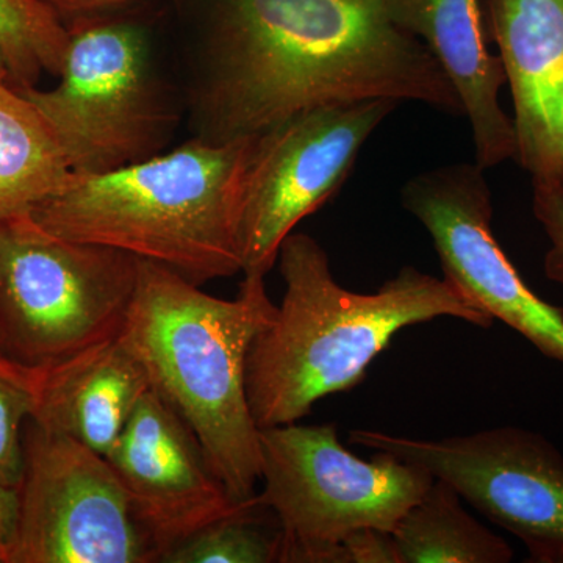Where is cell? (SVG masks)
Wrapping results in <instances>:
<instances>
[{"label": "cell", "instance_id": "obj_21", "mask_svg": "<svg viewBox=\"0 0 563 563\" xmlns=\"http://www.w3.org/2000/svg\"><path fill=\"white\" fill-rule=\"evenodd\" d=\"M532 188L533 214L550 240L543 261L544 274L563 287V188L553 185H532Z\"/></svg>", "mask_w": 563, "mask_h": 563}, {"label": "cell", "instance_id": "obj_3", "mask_svg": "<svg viewBox=\"0 0 563 563\" xmlns=\"http://www.w3.org/2000/svg\"><path fill=\"white\" fill-rule=\"evenodd\" d=\"M276 307L265 277L244 276L235 299L203 292L139 258V282L121 336L158 393L190 426L233 501L261 483V429L246 391L247 352Z\"/></svg>", "mask_w": 563, "mask_h": 563}, {"label": "cell", "instance_id": "obj_25", "mask_svg": "<svg viewBox=\"0 0 563 563\" xmlns=\"http://www.w3.org/2000/svg\"><path fill=\"white\" fill-rule=\"evenodd\" d=\"M2 81H7V69L5 65H3L2 57H0V84H2Z\"/></svg>", "mask_w": 563, "mask_h": 563}, {"label": "cell", "instance_id": "obj_9", "mask_svg": "<svg viewBox=\"0 0 563 563\" xmlns=\"http://www.w3.org/2000/svg\"><path fill=\"white\" fill-rule=\"evenodd\" d=\"M396 107L390 99L318 107L255 135L240 218L244 276L272 272L284 240L340 191Z\"/></svg>", "mask_w": 563, "mask_h": 563}, {"label": "cell", "instance_id": "obj_23", "mask_svg": "<svg viewBox=\"0 0 563 563\" xmlns=\"http://www.w3.org/2000/svg\"><path fill=\"white\" fill-rule=\"evenodd\" d=\"M347 563H401L393 532L366 528L343 540Z\"/></svg>", "mask_w": 563, "mask_h": 563}, {"label": "cell", "instance_id": "obj_6", "mask_svg": "<svg viewBox=\"0 0 563 563\" xmlns=\"http://www.w3.org/2000/svg\"><path fill=\"white\" fill-rule=\"evenodd\" d=\"M258 503L284 532L288 563H347L343 540L373 528L393 532L433 483L413 463L376 451L352 454L335 424L298 422L261 429Z\"/></svg>", "mask_w": 563, "mask_h": 563}, {"label": "cell", "instance_id": "obj_10", "mask_svg": "<svg viewBox=\"0 0 563 563\" xmlns=\"http://www.w3.org/2000/svg\"><path fill=\"white\" fill-rule=\"evenodd\" d=\"M350 442L413 463L450 484L463 501L518 537L529 561L563 563V455L540 433L496 428L420 440L355 429Z\"/></svg>", "mask_w": 563, "mask_h": 563}, {"label": "cell", "instance_id": "obj_15", "mask_svg": "<svg viewBox=\"0 0 563 563\" xmlns=\"http://www.w3.org/2000/svg\"><path fill=\"white\" fill-rule=\"evenodd\" d=\"M24 366V365H22ZM32 420L107 455L152 385L121 333L76 361L51 369L24 366Z\"/></svg>", "mask_w": 563, "mask_h": 563}, {"label": "cell", "instance_id": "obj_4", "mask_svg": "<svg viewBox=\"0 0 563 563\" xmlns=\"http://www.w3.org/2000/svg\"><path fill=\"white\" fill-rule=\"evenodd\" d=\"M255 136L196 139L68 181L31 211L47 231L166 266L191 284L242 273L240 218Z\"/></svg>", "mask_w": 563, "mask_h": 563}, {"label": "cell", "instance_id": "obj_5", "mask_svg": "<svg viewBox=\"0 0 563 563\" xmlns=\"http://www.w3.org/2000/svg\"><path fill=\"white\" fill-rule=\"evenodd\" d=\"M139 257L47 231L31 211L0 220V352L51 369L120 336Z\"/></svg>", "mask_w": 563, "mask_h": 563}, {"label": "cell", "instance_id": "obj_12", "mask_svg": "<svg viewBox=\"0 0 563 563\" xmlns=\"http://www.w3.org/2000/svg\"><path fill=\"white\" fill-rule=\"evenodd\" d=\"M106 457L158 562L192 533L247 503L233 501L190 426L152 388Z\"/></svg>", "mask_w": 563, "mask_h": 563}, {"label": "cell", "instance_id": "obj_11", "mask_svg": "<svg viewBox=\"0 0 563 563\" xmlns=\"http://www.w3.org/2000/svg\"><path fill=\"white\" fill-rule=\"evenodd\" d=\"M401 203L431 235L448 284L563 363V310L529 288L493 235L485 169L454 163L418 174L404 185Z\"/></svg>", "mask_w": 563, "mask_h": 563}, {"label": "cell", "instance_id": "obj_2", "mask_svg": "<svg viewBox=\"0 0 563 563\" xmlns=\"http://www.w3.org/2000/svg\"><path fill=\"white\" fill-rule=\"evenodd\" d=\"M277 261L284 296L246 361L247 401L258 429L298 422L320 399L361 384L404 328L439 318L493 324L453 285L413 266L377 291L346 290L321 244L306 233H290Z\"/></svg>", "mask_w": 563, "mask_h": 563}, {"label": "cell", "instance_id": "obj_22", "mask_svg": "<svg viewBox=\"0 0 563 563\" xmlns=\"http://www.w3.org/2000/svg\"><path fill=\"white\" fill-rule=\"evenodd\" d=\"M66 25L102 20V18L124 16L141 0H38Z\"/></svg>", "mask_w": 563, "mask_h": 563}, {"label": "cell", "instance_id": "obj_16", "mask_svg": "<svg viewBox=\"0 0 563 563\" xmlns=\"http://www.w3.org/2000/svg\"><path fill=\"white\" fill-rule=\"evenodd\" d=\"M60 144L24 92L0 84V220L32 211L68 181Z\"/></svg>", "mask_w": 563, "mask_h": 563}, {"label": "cell", "instance_id": "obj_24", "mask_svg": "<svg viewBox=\"0 0 563 563\" xmlns=\"http://www.w3.org/2000/svg\"><path fill=\"white\" fill-rule=\"evenodd\" d=\"M18 520V493L0 483V563H10Z\"/></svg>", "mask_w": 563, "mask_h": 563}, {"label": "cell", "instance_id": "obj_14", "mask_svg": "<svg viewBox=\"0 0 563 563\" xmlns=\"http://www.w3.org/2000/svg\"><path fill=\"white\" fill-rule=\"evenodd\" d=\"M396 27L432 52L461 98L472 125L476 163L488 168L515 161L512 117L499 92L506 85L501 58L488 51L479 0H383Z\"/></svg>", "mask_w": 563, "mask_h": 563}, {"label": "cell", "instance_id": "obj_13", "mask_svg": "<svg viewBox=\"0 0 563 563\" xmlns=\"http://www.w3.org/2000/svg\"><path fill=\"white\" fill-rule=\"evenodd\" d=\"M514 103L515 162L563 188V0H483Z\"/></svg>", "mask_w": 563, "mask_h": 563}, {"label": "cell", "instance_id": "obj_1", "mask_svg": "<svg viewBox=\"0 0 563 563\" xmlns=\"http://www.w3.org/2000/svg\"><path fill=\"white\" fill-rule=\"evenodd\" d=\"M372 99L463 117L440 63L383 0L218 2L196 91L199 139H247L302 111Z\"/></svg>", "mask_w": 563, "mask_h": 563}, {"label": "cell", "instance_id": "obj_19", "mask_svg": "<svg viewBox=\"0 0 563 563\" xmlns=\"http://www.w3.org/2000/svg\"><path fill=\"white\" fill-rule=\"evenodd\" d=\"M284 555V532L257 495L163 555L162 563H274Z\"/></svg>", "mask_w": 563, "mask_h": 563}, {"label": "cell", "instance_id": "obj_20", "mask_svg": "<svg viewBox=\"0 0 563 563\" xmlns=\"http://www.w3.org/2000/svg\"><path fill=\"white\" fill-rule=\"evenodd\" d=\"M33 406L24 366L0 352V483L13 490L24 470V426Z\"/></svg>", "mask_w": 563, "mask_h": 563}, {"label": "cell", "instance_id": "obj_8", "mask_svg": "<svg viewBox=\"0 0 563 563\" xmlns=\"http://www.w3.org/2000/svg\"><path fill=\"white\" fill-rule=\"evenodd\" d=\"M10 563H154L106 455L29 418Z\"/></svg>", "mask_w": 563, "mask_h": 563}, {"label": "cell", "instance_id": "obj_17", "mask_svg": "<svg viewBox=\"0 0 563 563\" xmlns=\"http://www.w3.org/2000/svg\"><path fill=\"white\" fill-rule=\"evenodd\" d=\"M401 563H507L514 551L463 507L442 479L404 515L393 531Z\"/></svg>", "mask_w": 563, "mask_h": 563}, {"label": "cell", "instance_id": "obj_18", "mask_svg": "<svg viewBox=\"0 0 563 563\" xmlns=\"http://www.w3.org/2000/svg\"><path fill=\"white\" fill-rule=\"evenodd\" d=\"M68 43V27L38 0H0V57L11 87L31 90L44 74L58 77Z\"/></svg>", "mask_w": 563, "mask_h": 563}, {"label": "cell", "instance_id": "obj_7", "mask_svg": "<svg viewBox=\"0 0 563 563\" xmlns=\"http://www.w3.org/2000/svg\"><path fill=\"white\" fill-rule=\"evenodd\" d=\"M68 31L58 84L22 92L49 125L70 173H110L157 155L173 118L152 74L144 33L122 16Z\"/></svg>", "mask_w": 563, "mask_h": 563}]
</instances>
